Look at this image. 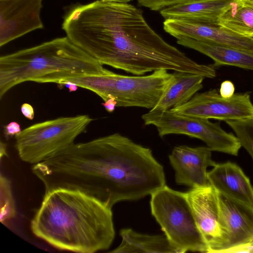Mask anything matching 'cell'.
Masks as SVG:
<instances>
[{"label": "cell", "mask_w": 253, "mask_h": 253, "mask_svg": "<svg viewBox=\"0 0 253 253\" xmlns=\"http://www.w3.org/2000/svg\"><path fill=\"white\" fill-rule=\"evenodd\" d=\"M8 156L6 152V144L3 143L2 141L0 142V158L1 159L2 157Z\"/></svg>", "instance_id": "cell-28"}, {"label": "cell", "mask_w": 253, "mask_h": 253, "mask_svg": "<svg viewBox=\"0 0 253 253\" xmlns=\"http://www.w3.org/2000/svg\"><path fill=\"white\" fill-rule=\"evenodd\" d=\"M0 221L5 224L8 220L15 217L16 210L11 182L1 173L0 175Z\"/></svg>", "instance_id": "cell-21"}, {"label": "cell", "mask_w": 253, "mask_h": 253, "mask_svg": "<svg viewBox=\"0 0 253 253\" xmlns=\"http://www.w3.org/2000/svg\"><path fill=\"white\" fill-rule=\"evenodd\" d=\"M176 40L178 44L211 58L214 62L215 67L229 65L253 70V53L210 42L184 38Z\"/></svg>", "instance_id": "cell-17"}, {"label": "cell", "mask_w": 253, "mask_h": 253, "mask_svg": "<svg viewBox=\"0 0 253 253\" xmlns=\"http://www.w3.org/2000/svg\"><path fill=\"white\" fill-rule=\"evenodd\" d=\"M61 85H64L65 86H66L69 89V91L70 92L76 91L78 87V86L76 84L70 82H66L62 84Z\"/></svg>", "instance_id": "cell-29"}, {"label": "cell", "mask_w": 253, "mask_h": 253, "mask_svg": "<svg viewBox=\"0 0 253 253\" xmlns=\"http://www.w3.org/2000/svg\"><path fill=\"white\" fill-rule=\"evenodd\" d=\"M211 151L208 146L174 147L169 157L176 183L191 188L209 185L207 169L216 164L212 159Z\"/></svg>", "instance_id": "cell-13"}, {"label": "cell", "mask_w": 253, "mask_h": 253, "mask_svg": "<svg viewBox=\"0 0 253 253\" xmlns=\"http://www.w3.org/2000/svg\"><path fill=\"white\" fill-rule=\"evenodd\" d=\"M109 71L67 36L57 38L0 57V99L25 82L59 84L76 76Z\"/></svg>", "instance_id": "cell-4"}, {"label": "cell", "mask_w": 253, "mask_h": 253, "mask_svg": "<svg viewBox=\"0 0 253 253\" xmlns=\"http://www.w3.org/2000/svg\"><path fill=\"white\" fill-rule=\"evenodd\" d=\"M102 105L108 112L112 113L117 107V103L114 98L111 97L104 101Z\"/></svg>", "instance_id": "cell-27"}, {"label": "cell", "mask_w": 253, "mask_h": 253, "mask_svg": "<svg viewBox=\"0 0 253 253\" xmlns=\"http://www.w3.org/2000/svg\"><path fill=\"white\" fill-rule=\"evenodd\" d=\"M21 111L23 115L28 119L32 120L34 118V111L32 105L28 103H24L21 107Z\"/></svg>", "instance_id": "cell-26"}, {"label": "cell", "mask_w": 253, "mask_h": 253, "mask_svg": "<svg viewBox=\"0 0 253 253\" xmlns=\"http://www.w3.org/2000/svg\"><path fill=\"white\" fill-rule=\"evenodd\" d=\"M150 208L152 215L179 253H208L185 193L166 185L151 195Z\"/></svg>", "instance_id": "cell-6"}, {"label": "cell", "mask_w": 253, "mask_h": 253, "mask_svg": "<svg viewBox=\"0 0 253 253\" xmlns=\"http://www.w3.org/2000/svg\"><path fill=\"white\" fill-rule=\"evenodd\" d=\"M145 125L155 126L160 137L184 134L204 141L212 151L237 156L241 144L237 137L224 131L220 123L208 119L181 116L170 111L150 110L142 116Z\"/></svg>", "instance_id": "cell-8"}, {"label": "cell", "mask_w": 253, "mask_h": 253, "mask_svg": "<svg viewBox=\"0 0 253 253\" xmlns=\"http://www.w3.org/2000/svg\"><path fill=\"white\" fill-rule=\"evenodd\" d=\"M173 79L152 110L167 111L186 103L203 87L205 78L191 73L174 71Z\"/></svg>", "instance_id": "cell-18"}, {"label": "cell", "mask_w": 253, "mask_h": 253, "mask_svg": "<svg viewBox=\"0 0 253 253\" xmlns=\"http://www.w3.org/2000/svg\"><path fill=\"white\" fill-rule=\"evenodd\" d=\"M239 1H253V0H237Z\"/></svg>", "instance_id": "cell-32"}, {"label": "cell", "mask_w": 253, "mask_h": 253, "mask_svg": "<svg viewBox=\"0 0 253 253\" xmlns=\"http://www.w3.org/2000/svg\"><path fill=\"white\" fill-rule=\"evenodd\" d=\"M234 85L231 81H225L221 83L219 93L223 97L230 98L232 97L234 94Z\"/></svg>", "instance_id": "cell-25"}, {"label": "cell", "mask_w": 253, "mask_h": 253, "mask_svg": "<svg viewBox=\"0 0 253 253\" xmlns=\"http://www.w3.org/2000/svg\"><path fill=\"white\" fill-rule=\"evenodd\" d=\"M66 36L101 64L141 76L161 69L214 78L213 65L199 64L167 42L128 3L79 4L64 17Z\"/></svg>", "instance_id": "cell-1"}, {"label": "cell", "mask_w": 253, "mask_h": 253, "mask_svg": "<svg viewBox=\"0 0 253 253\" xmlns=\"http://www.w3.org/2000/svg\"><path fill=\"white\" fill-rule=\"evenodd\" d=\"M221 236L209 253H250L253 245V207L218 193Z\"/></svg>", "instance_id": "cell-9"}, {"label": "cell", "mask_w": 253, "mask_h": 253, "mask_svg": "<svg viewBox=\"0 0 253 253\" xmlns=\"http://www.w3.org/2000/svg\"><path fill=\"white\" fill-rule=\"evenodd\" d=\"M163 28L176 39L184 38L210 42L253 53V38L236 34L218 24L169 18L165 20Z\"/></svg>", "instance_id": "cell-11"}, {"label": "cell", "mask_w": 253, "mask_h": 253, "mask_svg": "<svg viewBox=\"0 0 253 253\" xmlns=\"http://www.w3.org/2000/svg\"><path fill=\"white\" fill-rule=\"evenodd\" d=\"M181 116L228 121L253 117V104L248 92L221 96L216 89L197 93L186 103L170 109Z\"/></svg>", "instance_id": "cell-10"}, {"label": "cell", "mask_w": 253, "mask_h": 253, "mask_svg": "<svg viewBox=\"0 0 253 253\" xmlns=\"http://www.w3.org/2000/svg\"><path fill=\"white\" fill-rule=\"evenodd\" d=\"M251 253H253V247H252V250H251Z\"/></svg>", "instance_id": "cell-33"}, {"label": "cell", "mask_w": 253, "mask_h": 253, "mask_svg": "<svg viewBox=\"0 0 253 253\" xmlns=\"http://www.w3.org/2000/svg\"><path fill=\"white\" fill-rule=\"evenodd\" d=\"M225 122L235 132L242 147L253 160V117Z\"/></svg>", "instance_id": "cell-22"}, {"label": "cell", "mask_w": 253, "mask_h": 253, "mask_svg": "<svg viewBox=\"0 0 253 253\" xmlns=\"http://www.w3.org/2000/svg\"><path fill=\"white\" fill-rule=\"evenodd\" d=\"M31 229L54 248L79 253L107 250L115 235L112 208L82 191L62 187L45 192Z\"/></svg>", "instance_id": "cell-3"}, {"label": "cell", "mask_w": 253, "mask_h": 253, "mask_svg": "<svg viewBox=\"0 0 253 253\" xmlns=\"http://www.w3.org/2000/svg\"><path fill=\"white\" fill-rule=\"evenodd\" d=\"M120 235L122 242L109 253H179L165 234L149 235L125 228L121 230Z\"/></svg>", "instance_id": "cell-19"}, {"label": "cell", "mask_w": 253, "mask_h": 253, "mask_svg": "<svg viewBox=\"0 0 253 253\" xmlns=\"http://www.w3.org/2000/svg\"><path fill=\"white\" fill-rule=\"evenodd\" d=\"M93 121L87 115L62 117L33 124L15 137L20 159L34 165L73 144Z\"/></svg>", "instance_id": "cell-7"}, {"label": "cell", "mask_w": 253, "mask_h": 253, "mask_svg": "<svg viewBox=\"0 0 253 253\" xmlns=\"http://www.w3.org/2000/svg\"><path fill=\"white\" fill-rule=\"evenodd\" d=\"M190 0H137L140 5L154 11H160L168 7Z\"/></svg>", "instance_id": "cell-23"}, {"label": "cell", "mask_w": 253, "mask_h": 253, "mask_svg": "<svg viewBox=\"0 0 253 253\" xmlns=\"http://www.w3.org/2000/svg\"><path fill=\"white\" fill-rule=\"evenodd\" d=\"M236 0H192L159 11L165 19L180 18L218 24L219 17Z\"/></svg>", "instance_id": "cell-16"}, {"label": "cell", "mask_w": 253, "mask_h": 253, "mask_svg": "<svg viewBox=\"0 0 253 253\" xmlns=\"http://www.w3.org/2000/svg\"><path fill=\"white\" fill-rule=\"evenodd\" d=\"M218 24L236 34L253 38V7L236 0L219 17Z\"/></svg>", "instance_id": "cell-20"}, {"label": "cell", "mask_w": 253, "mask_h": 253, "mask_svg": "<svg viewBox=\"0 0 253 253\" xmlns=\"http://www.w3.org/2000/svg\"><path fill=\"white\" fill-rule=\"evenodd\" d=\"M197 225L208 247V253L221 236L218 193L211 185L185 192Z\"/></svg>", "instance_id": "cell-14"}, {"label": "cell", "mask_w": 253, "mask_h": 253, "mask_svg": "<svg viewBox=\"0 0 253 253\" xmlns=\"http://www.w3.org/2000/svg\"><path fill=\"white\" fill-rule=\"evenodd\" d=\"M45 192L77 189L112 208L137 200L166 185L164 168L151 150L119 133L74 143L33 165Z\"/></svg>", "instance_id": "cell-2"}, {"label": "cell", "mask_w": 253, "mask_h": 253, "mask_svg": "<svg viewBox=\"0 0 253 253\" xmlns=\"http://www.w3.org/2000/svg\"><path fill=\"white\" fill-rule=\"evenodd\" d=\"M20 125L15 122H12L3 126V135L8 140L13 136H16L21 131Z\"/></svg>", "instance_id": "cell-24"}, {"label": "cell", "mask_w": 253, "mask_h": 253, "mask_svg": "<svg viewBox=\"0 0 253 253\" xmlns=\"http://www.w3.org/2000/svg\"><path fill=\"white\" fill-rule=\"evenodd\" d=\"M173 74L161 69L146 76H126L111 71L107 74L79 76L65 79L59 84L70 82L90 90L104 101L116 99L117 107L153 109L171 82Z\"/></svg>", "instance_id": "cell-5"}, {"label": "cell", "mask_w": 253, "mask_h": 253, "mask_svg": "<svg viewBox=\"0 0 253 253\" xmlns=\"http://www.w3.org/2000/svg\"><path fill=\"white\" fill-rule=\"evenodd\" d=\"M106 1L117 2V3H128L131 0H102Z\"/></svg>", "instance_id": "cell-30"}, {"label": "cell", "mask_w": 253, "mask_h": 253, "mask_svg": "<svg viewBox=\"0 0 253 253\" xmlns=\"http://www.w3.org/2000/svg\"><path fill=\"white\" fill-rule=\"evenodd\" d=\"M209 184L218 193L253 207V186L236 164H216L207 173Z\"/></svg>", "instance_id": "cell-15"}, {"label": "cell", "mask_w": 253, "mask_h": 253, "mask_svg": "<svg viewBox=\"0 0 253 253\" xmlns=\"http://www.w3.org/2000/svg\"><path fill=\"white\" fill-rule=\"evenodd\" d=\"M43 0H0V46L31 32L42 29Z\"/></svg>", "instance_id": "cell-12"}, {"label": "cell", "mask_w": 253, "mask_h": 253, "mask_svg": "<svg viewBox=\"0 0 253 253\" xmlns=\"http://www.w3.org/2000/svg\"><path fill=\"white\" fill-rule=\"evenodd\" d=\"M239 2H242L246 3L247 4L251 5L253 7V1H239Z\"/></svg>", "instance_id": "cell-31"}]
</instances>
